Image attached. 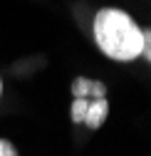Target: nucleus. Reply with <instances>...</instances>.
Returning <instances> with one entry per match:
<instances>
[{"mask_svg":"<svg viewBox=\"0 0 151 156\" xmlns=\"http://www.w3.org/2000/svg\"><path fill=\"white\" fill-rule=\"evenodd\" d=\"M94 40L107 57L119 62H131L141 55L144 30H139V25L124 10L104 8L94 17Z\"/></svg>","mask_w":151,"mask_h":156,"instance_id":"nucleus-1","label":"nucleus"},{"mask_svg":"<svg viewBox=\"0 0 151 156\" xmlns=\"http://www.w3.org/2000/svg\"><path fill=\"white\" fill-rule=\"evenodd\" d=\"M74 99H107V87L102 82H92L87 77H77L72 82Z\"/></svg>","mask_w":151,"mask_h":156,"instance_id":"nucleus-2","label":"nucleus"},{"mask_svg":"<svg viewBox=\"0 0 151 156\" xmlns=\"http://www.w3.org/2000/svg\"><path fill=\"white\" fill-rule=\"evenodd\" d=\"M107 114H109V102L107 99H92L82 124H87L89 129H99L104 124V119H107Z\"/></svg>","mask_w":151,"mask_h":156,"instance_id":"nucleus-3","label":"nucleus"},{"mask_svg":"<svg viewBox=\"0 0 151 156\" xmlns=\"http://www.w3.org/2000/svg\"><path fill=\"white\" fill-rule=\"evenodd\" d=\"M92 99H74L72 102V122H84V114H87V107H89Z\"/></svg>","mask_w":151,"mask_h":156,"instance_id":"nucleus-4","label":"nucleus"},{"mask_svg":"<svg viewBox=\"0 0 151 156\" xmlns=\"http://www.w3.org/2000/svg\"><path fill=\"white\" fill-rule=\"evenodd\" d=\"M141 57L151 62V30H144V47H141Z\"/></svg>","mask_w":151,"mask_h":156,"instance_id":"nucleus-5","label":"nucleus"},{"mask_svg":"<svg viewBox=\"0 0 151 156\" xmlns=\"http://www.w3.org/2000/svg\"><path fill=\"white\" fill-rule=\"evenodd\" d=\"M0 156H17V151H15V146L10 141L0 139Z\"/></svg>","mask_w":151,"mask_h":156,"instance_id":"nucleus-6","label":"nucleus"},{"mask_svg":"<svg viewBox=\"0 0 151 156\" xmlns=\"http://www.w3.org/2000/svg\"><path fill=\"white\" fill-rule=\"evenodd\" d=\"M0 94H3V80H0Z\"/></svg>","mask_w":151,"mask_h":156,"instance_id":"nucleus-7","label":"nucleus"}]
</instances>
